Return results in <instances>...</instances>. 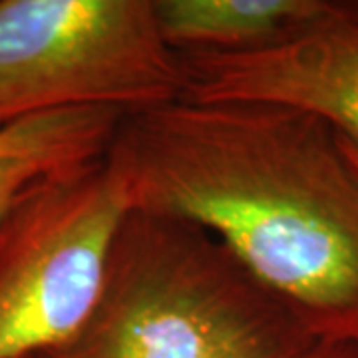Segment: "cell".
Instances as JSON below:
<instances>
[{
    "mask_svg": "<svg viewBox=\"0 0 358 358\" xmlns=\"http://www.w3.org/2000/svg\"><path fill=\"white\" fill-rule=\"evenodd\" d=\"M131 211L199 227L319 341L358 345V173L317 115L179 98L122 114Z\"/></svg>",
    "mask_w": 358,
    "mask_h": 358,
    "instance_id": "6da1fadb",
    "label": "cell"
},
{
    "mask_svg": "<svg viewBox=\"0 0 358 358\" xmlns=\"http://www.w3.org/2000/svg\"><path fill=\"white\" fill-rule=\"evenodd\" d=\"M319 343L215 237L129 211L88 320L36 358H305Z\"/></svg>",
    "mask_w": 358,
    "mask_h": 358,
    "instance_id": "7a4b0ae2",
    "label": "cell"
},
{
    "mask_svg": "<svg viewBox=\"0 0 358 358\" xmlns=\"http://www.w3.org/2000/svg\"><path fill=\"white\" fill-rule=\"evenodd\" d=\"M183 96L154 0H0V128L30 115L122 114Z\"/></svg>",
    "mask_w": 358,
    "mask_h": 358,
    "instance_id": "3957f363",
    "label": "cell"
},
{
    "mask_svg": "<svg viewBox=\"0 0 358 358\" xmlns=\"http://www.w3.org/2000/svg\"><path fill=\"white\" fill-rule=\"evenodd\" d=\"M131 211L108 157L36 185L0 225V358H36L84 327Z\"/></svg>",
    "mask_w": 358,
    "mask_h": 358,
    "instance_id": "277c9868",
    "label": "cell"
},
{
    "mask_svg": "<svg viewBox=\"0 0 358 358\" xmlns=\"http://www.w3.org/2000/svg\"><path fill=\"white\" fill-rule=\"evenodd\" d=\"M178 54L181 98L296 108L358 148V2H338L331 14L263 48Z\"/></svg>",
    "mask_w": 358,
    "mask_h": 358,
    "instance_id": "5b68a950",
    "label": "cell"
},
{
    "mask_svg": "<svg viewBox=\"0 0 358 358\" xmlns=\"http://www.w3.org/2000/svg\"><path fill=\"white\" fill-rule=\"evenodd\" d=\"M336 0H154L159 32L176 52L268 46L320 20Z\"/></svg>",
    "mask_w": 358,
    "mask_h": 358,
    "instance_id": "8992f818",
    "label": "cell"
},
{
    "mask_svg": "<svg viewBox=\"0 0 358 358\" xmlns=\"http://www.w3.org/2000/svg\"><path fill=\"white\" fill-rule=\"evenodd\" d=\"M122 112L80 108L58 110L0 128V155L38 150H80L106 155Z\"/></svg>",
    "mask_w": 358,
    "mask_h": 358,
    "instance_id": "52a82bcc",
    "label": "cell"
},
{
    "mask_svg": "<svg viewBox=\"0 0 358 358\" xmlns=\"http://www.w3.org/2000/svg\"><path fill=\"white\" fill-rule=\"evenodd\" d=\"M103 155L80 150H38L0 155V225L42 181Z\"/></svg>",
    "mask_w": 358,
    "mask_h": 358,
    "instance_id": "ba28073f",
    "label": "cell"
},
{
    "mask_svg": "<svg viewBox=\"0 0 358 358\" xmlns=\"http://www.w3.org/2000/svg\"><path fill=\"white\" fill-rule=\"evenodd\" d=\"M305 358H358V345L320 341Z\"/></svg>",
    "mask_w": 358,
    "mask_h": 358,
    "instance_id": "9c48e42d",
    "label": "cell"
},
{
    "mask_svg": "<svg viewBox=\"0 0 358 358\" xmlns=\"http://www.w3.org/2000/svg\"><path fill=\"white\" fill-rule=\"evenodd\" d=\"M338 141H341L343 152H345L346 157L350 159V164H352V167L357 169V173H358V148L352 143V141H348L346 138H343L341 134H338Z\"/></svg>",
    "mask_w": 358,
    "mask_h": 358,
    "instance_id": "30bf717a",
    "label": "cell"
}]
</instances>
